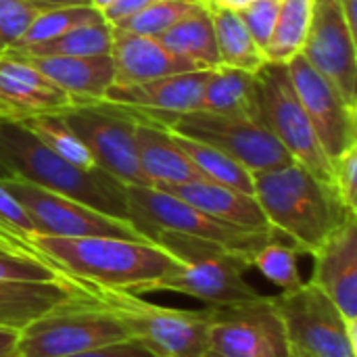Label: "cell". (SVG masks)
I'll return each mask as SVG.
<instances>
[{
  "label": "cell",
  "mask_w": 357,
  "mask_h": 357,
  "mask_svg": "<svg viewBox=\"0 0 357 357\" xmlns=\"http://www.w3.org/2000/svg\"><path fill=\"white\" fill-rule=\"evenodd\" d=\"M113 0H90V6H94L96 10H102L107 4H111Z\"/></svg>",
  "instance_id": "obj_45"
},
{
  "label": "cell",
  "mask_w": 357,
  "mask_h": 357,
  "mask_svg": "<svg viewBox=\"0 0 357 357\" xmlns=\"http://www.w3.org/2000/svg\"><path fill=\"white\" fill-rule=\"evenodd\" d=\"M310 284L322 291L345 320H357V215H351L314 253Z\"/></svg>",
  "instance_id": "obj_17"
},
{
  "label": "cell",
  "mask_w": 357,
  "mask_h": 357,
  "mask_svg": "<svg viewBox=\"0 0 357 357\" xmlns=\"http://www.w3.org/2000/svg\"><path fill=\"white\" fill-rule=\"evenodd\" d=\"M201 109L218 115L259 121V88L255 73L215 67L205 86Z\"/></svg>",
  "instance_id": "obj_24"
},
{
  "label": "cell",
  "mask_w": 357,
  "mask_h": 357,
  "mask_svg": "<svg viewBox=\"0 0 357 357\" xmlns=\"http://www.w3.org/2000/svg\"><path fill=\"white\" fill-rule=\"evenodd\" d=\"M111 59H113V69H115L113 84H121V86L142 84V82L157 79V77L199 69L188 59L178 56L172 50H167L153 36L126 33L117 29H113Z\"/></svg>",
  "instance_id": "obj_19"
},
{
  "label": "cell",
  "mask_w": 357,
  "mask_h": 357,
  "mask_svg": "<svg viewBox=\"0 0 357 357\" xmlns=\"http://www.w3.org/2000/svg\"><path fill=\"white\" fill-rule=\"evenodd\" d=\"M79 102L25 61L0 56V121L63 113Z\"/></svg>",
  "instance_id": "obj_16"
},
{
  "label": "cell",
  "mask_w": 357,
  "mask_h": 357,
  "mask_svg": "<svg viewBox=\"0 0 357 357\" xmlns=\"http://www.w3.org/2000/svg\"><path fill=\"white\" fill-rule=\"evenodd\" d=\"M146 238L169 251L180 261V268L159 282L146 284L136 295L178 293L199 299L209 307L232 305L259 297L245 278L251 268V257L234 253L222 245L176 232H151Z\"/></svg>",
  "instance_id": "obj_4"
},
{
  "label": "cell",
  "mask_w": 357,
  "mask_h": 357,
  "mask_svg": "<svg viewBox=\"0 0 357 357\" xmlns=\"http://www.w3.org/2000/svg\"><path fill=\"white\" fill-rule=\"evenodd\" d=\"M157 188L182 199L184 203L192 205L195 209L220 222L243 226V228H253V230L272 228L253 195H245L241 190H234V188H228L209 180L165 184Z\"/></svg>",
  "instance_id": "obj_21"
},
{
  "label": "cell",
  "mask_w": 357,
  "mask_h": 357,
  "mask_svg": "<svg viewBox=\"0 0 357 357\" xmlns=\"http://www.w3.org/2000/svg\"><path fill=\"white\" fill-rule=\"evenodd\" d=\"M293 357H357L347 337V320L314 284L272 295Z\"/></svg>",
  "instance_id": "obj_10"
},
{
  "label": "cell",
  "mask_w": 357,
  "mask_h": 357,
  "mask_svg": "<svg viewBox=\"0 0 357 357\" xmlns=\"http://www.w3.org/2000/svg\"><path fill=\"white\" fill-rule=\"evenodd\" d=\"M211 310L205 357H293L272 297Z\"/></svg>",
  "instance_id": "obj_13"
},
{
  "label": "cell",
  "mask_w": 357,
  "mask_h": 357,
  "mask_svg": "<svg viewBox=\"0 0 357 357\" xmlns=\"http://www.w3.org/2000/svg\"><path fill=\"white\" fill-rule=\"evenodd\" d=\"M123 341H132V335L121 318L79 284L77 295L59 303L21 331L19 356H75Z\"/></svg>",
  "instance_id": "obj_5"
},
{
  "label": "cell",
  "mask_w": 357,
  "mask_h": 357,
  "mask_svg": "<svg viewBox=\"0 0 357 357\" xmlns=\"http://www.w3.org/2000/svg\"><path fill=\"white\" fill-rule=\"evenodd\" d=\"M13 357H21V356H19V354H17V356H13Z\"/></svg>",
  "instance_id": "obj_49"
},
{
  "label": "cell",
  "mask_w": 357,
  "mask_h": 357,
  "mask_svg": "<svg viewBox=\"0 0 357 357\" xmlns=\"http://www.w3.org/2000/svg\"><path fill=\"white\" fill-rule=\"evenodd\" d=\"M79 293L75 280L38 282L0 278V326L23 331L27 324Z\"/></svg>",
  "instance_id": "obj_22"
},
{
  "label": "cell",
  "mask_w": 357,
  "mask_h": 357,
  "mask_svg": "<svg viewBox=\"0 0 357 357\" xmlns=\"http://www.w3.org/2000/svg\"><path fill=\"white\" fill-rule=\"evenodd\" d=\"M44 10L42 4L31 0H0V38L6 46H13Z\"/></svg>",
  "instance_id": "obj_35"
},
{
  "label": "cell",
  "mask_w": 357,
  "mask_h": 357,
  "mask_svg": "<svg viewBox=\"0 0 357 357\" xmlns=\"http://www.w3.org/2000/svg\"><path fill=\"white\" fill-rule=\"evenodd\" d=\"M105 21L102 13L96 10L94 6L86 4V6H56V8H44L33 23L29 25V29L8 48H21V46H29V44H38L50 38H56L73 27L79 25H88V23H100Z\"/></svg>",
  "instance_id": "obj_32"
},
{
  "label": "cell",
  "mask_w": 357,
  "mask_h": 357,
  "mask_svg": "<svg viewBox=\"0 0 357 357\" xmlns=\"http://www.w3.org/2000/svg\"><path fill=\"white\" fill-rule=\"evenodd\" d=\"M287 67L326 157L337 161L357 146V107L349 105L335 84L318 73L303 54L293 56Z\"/></svg>",
  "instance_id": "obj_14"
},
{
  "label": "cell",
  "mask_w": 357,
  "mask_h": 357,
  "mask_svg": "<svg viewBox=\"0 0 357 357\" xmlns=\"http://www.w3.org/2000/svg\"><path fill=\"white\" fill-rule=\"evenodd\" d=\"M19 335L21 331L0 326V357H13L19 354Z\"/></svg>",
  "instance_id": "obj_41"
},
{
  "label": "cell",
  "mask_w": 357,
  "mask_h": 357,
  "mask_svg": "<svg viewBox=\"0 0 357 357\" xmlns=\"http://www.w3.org/2000/svg\"><path fill=\"white\" fill-rule=\"evenodd\" d=\"M314 15V0H282L280 13L266 46V59L276 63H289L301 54Z\"/></svg>",
  "instance_id": "obj_30"
},
{
  "label": "cell",
  "mask_w": 357,
  "mask_h": 357,
  "mask_svg": "<svg viewBox=\"0 0 357 357\" xmlns=\"http://www.w3.org/2000/svg\"><path fill=\"white\" fill-rule=\"evenodd\" d=\"M151 2H155V0H113V2L107 4L100 13H102L105 21H107L111 27H115V25H119L121 21H126V19H130L132 15H136V13H140L142 8H146Z\"/></svg>",
  "instance_id": "obj_39"
},
{
  "label": "cell",
  "mask_w": 357,
  "mask_h": 357,
  "mask_svg": "<svg viewBox=\"0 0 357 357\" xmlns=\"http://www.w3.org/2000/svg\"><path fill=\"white\" fill-rule=\"evenodd\" d=\"M134 136L140 169L151 182V186L205 180V176L195 167V163L178 149L176 140L167 130L138 121Z\"/></svg>",
  "instance_id": "obj_23"
},
{
  "label": "cell",
  "mask_w": 357,
  "mask_h": 357,
  "mask_svg": "<svg viewBox=\"0 0 357 357\" xmlns=\"http://www.w3.org/2000/svg\"><path fill=\"white\" fill-rule=\"evenodd\" d=\"M301 54L335 84L349 105L357 107L356 31L349 27L337 0H314L312 25Z\"/></svg>",
  "instance_id": "obj_15"
},
{
  "label": "cell",
  "mask_w": 357,
  "mask_h": 357,
  "mask_svg": "<svg viewBox=\"0 0 357 357\" xmlns=\"http://www.w3.org/2000/svg\"><path fill=\"white\" fill-rule=\"evenodd\" d=\"M123 107V105H119ZM136 121L153 123L167 132L205 142L224 155L238 161L251 174L276 169L289 165L293 157L284 151V146L274 138V134L261 123L243 117L218 115L209 111H144L123 107Z\"/></svg>",
  "instance_id": "obj_6"
},
{
  "label": "cell",
  "mask_w": 357,
  "mask_h": 357,
  "mask_svg": "<svg viewBox=\"0 0 357 357\" xmlns=\"http://www.w3.org/2000/svg\"><path fill=\"white\" fill-rule=\"evenodd\" d=\"M27 241L71 280L134 295L180 268V261L169 251L151 241L113 236L59 238L40 234Z\"/></svg>",
  "instance_id": "obj_1"
},
{
  "label": "cell",
  "mask_w": 357,
  "mask_h": 357,
  "mask_svg": "<svg viewBox=\"0 0 357 357\" xmlns=\"http://www.w3.org/2000/svg\"><path fill=\"white\" fill-rule=\"evenodd\" d=\"M337 2L343 8V15L349 23V27L357 31V0H337Z\"/></svg>",
  "instance_id": "obj_42"
},
{
  "label": "cell",
  "mask_w": 357,
  "mask_h": 357,
  "mask_svg": "<svg viewBox=\"0 0 357 357\" xmlns=\"http://www.w3.org/2000/svg\"><path fill=\"white\" fill-rule=\"evenodd\" d=\"M65 357H155L151 351H146L140 343L136 341H123V343H115V345H107V347H98V349H90L84 354H75V356Z\"/></svg>",
  "instance_id": "obj_40"
},
{
  "label": "cell",
  "mask_w": 357,
  "mask_h": 357,
  "mask_svg": "<svg viewBox=\"0 0 357 357\" xmlns=\"http://www.w3.org/2000/svg\"><path fill=\"white\" fill-rule=\"evenodd\" d=\"M199 4L188 2H176V0H155L140 13L132 15L130 19L121 21L113 29L126 31V33H138V36H153L157 38L165 29H169L174 23H178L182 17L192 13Z\"/></svg>",
  "instance_id": "obj_34"
},
{
  "label": "cell",
  "mask_w": 357,
  "mask_h": 357,
  "mask_svg": "<svg viewBox=\"0 0 357 357\" xmlns=\"http://www.w3.org/2000/svg\"><path fill=\"white\" fill-rule=\"evenodd\" d=\"M23 126L29 134H33L42 144H46L52 153L63 157L65 161L82 167V169H96V161L88 146L75 136V132L61 119L59 113H48V115H36L17 121ZM100 169V167H98Z\"/></svg>",
  "instance_id": "obj_31"
},
{
  "label": "cell",
  "mask_w": 357,
  "mask_h": 357,
  "mask_svg": "<svg viewBox=\"0 0 357 357\" xmlns=\"http://www.w3.org/2000/svg\"><path fill=\"white\" fill-rule=\"evenodd\" d=\"M169 134L176 140L178 149L205 176V180L234 188V190H241L245 195H253V174L247 167H243L238 161H234L232 157L224 155L222 151H218L205 142L174 134V132H169Z\"/></svg>",
  "instance_id": "obj_28"
},
{
  "label": "cell",
  "mask_w": 357,
  "mask_h": 357,
  "mask_svg": "<svg viewBox=\"0 0 357 357\" xmlns=\"http://www.w3.org/2000/svg\"><path fill=\"white\" fill-rule=\"evenodd\" d=\"M253 197L268 224L280 232L301 255H312L351 215L335 184L310 169L289 165L253 174Z\"/></svg>",
  "instance_id": "obj_2"
},
{
  "label": "cell",
  "mask_w": 357,
  "mask_h": 357,
  "mask_svg": "<svg viewBox=\"0 0 357 357\" xmlns=\"http://www.w3.org/2000/svg\"><path fill=\"white\" fill-rule=\"evenodd\" d=\"M335 167V188L345 203V207L357 213V146L343 153L337 161H333Z\"/></svg>",
  "instance_id": "obj_37"
},
{
  "label": "cell",
  "mask_w": 357,
  "mask_h": 357,
  "mask_svg": "<svg viewBox=\"0 0 357 357\" xmlns=\"http://www.w3.org/2000/svg\"><path fill=\"white\" fill-rule=\"evenodd\" d=\"M280 4H282V0H253L249 6L238 10L249 33L261 46V50H266V46L272 38L274 25H276L278 13H280Z\"/></svg>",
  "instance_id": "obj_36"
},
{
  "label": "cell",
  "mask_w": 357,
  "mask_h": 357,
  "mask_svg": "<svg viewBox=\"0 0 357 357\" xmlns=\"http://www.w3.org/2000/svg\"><path fill=\"white\" fill-rule=\"evenodd\" d=\"M113 42V27L107 21L88 23L73 27L56 38L21 46V48H6V52H23V54H38V56H96V54H111Z\"/></svg>",
  "instance_id": "obj_27"
},
{
  "label": "cell",
  "mask_w": 357,
  "mask_h": 357,
  "mask_svg": "<svg viewBox=\"0 0 357 357\" xmlns=\"http://www.w3.org/2000/svg\"><path fill=\"white\" fill-rule=\"evenodd\" d=\"M205 6L213 19L220 67H232V69L255 73L268 59L261 46L249 33L241 15L230 8H220L211 4Z\"/></svg>",
  "instance_id": "obj_26"
},
{
  "label": "cell",
  "mask_w": 357,
  "mask_h": 357,
  "mask_svg": "<svg viewBox=\"0 0 357 357\" xmlns=\"http://www.w3.org/2000/svg\"><path fill=\"white\" fill-rule=\"evenodd\" d=\"M157 40L174 54L195 63L199 69L220 67L213 19L205 4H199L192 13L159 33Z\"/></svg>",
  "instance_id": "obj_25"
},
{
  "label": "cell",
  "mask_w": 357,
  "mask_h": 357,
  "mask_svg": "<svg viewBox=\"0 0 357 357\" xmlns=\"http://www.w3.org/2000/svg\"><path fill=\"white\" fill-rule=\"evenodd\" d=\"M25 61L46 75L52 84L71 94L79 105L105 100L107 90L115 79L111 54L96 56H38L23 52H4Z\"/></svg>",
  "instance_id": "obj_20"
},
{
  "label": "cell",
  "mask_w": 357,
  "mask_h": 357,
  "mask_svg": "<svg viewBox=\"0 0 357 357\" xmlns=\"http://www.w3.org/2000/svg\"><path fill=\"white\" fill-rule=\"evenodd\" d=\"M6 48H8V46H6V44L2 42V38H0V56H2L4 52H6Z\"/></svg>",
  "instance_id": "obj_46"
},
{
  "label": "cell",
  "mask_w": 357,
  "mask_h": 357,
  "mask_svg": "<svg viewBox=\"0 0 357 357\" xmlns=\"http://www.w3.org/2000/svg\"><path fill=\"white\" fill-rule=\"evenodd\" d=\"M126 203L128 220L144 238L151 232H176L222 245L247 257H253V253L259 251L266 243L274 238H284L274 228L253 230L209 218L207 213L195 209L192 205L157 186L126 184Z\"/></svg>",
  "instance_id": "obj_8"
},
{
  "label": "cell",
  "mask_w": 357,
  "mask_h": 357,
  "mask_svg": "<svg viewBox=\"0 0 357 357\" xmlns=\"http://www.w3.org/2000/svg\"><path fill=\"white\" fill-rule=\"evenodd\" d=\"M0 234H13V232H10V230H6V228H2V226H0Z\"/></svg>",
  "instance_id": "obj_48"
},
{
  "label": "cell",
  "mask_w": 357,
  "mask_h": 357,
  "mask_svg": "<svg viewBox=\"0 0 357 357\" xmlns=\"http://www.w3.org/2000/svg\"><path fill=\"white\" fill-rule=\"evenodd\" d=\"M61 119L88 146L96 165L117 178L121 184L151 186L140 169L136 151V119L119 105L98 100L77 105L63 113Z\"/></svg>",
  "instance_id": "obj_11"
},
{
  "label": "cell",
  "mask_w": 357,
  "mask_h": 357,
  "mask_svg": "<svg viewBox=\"0 0 357 357\" xmlns=\"http://www.w3.org/2000/svg\"><path fill=\"white\" fill-rule=\"evenodd\" d=\"M259 121L274 134L284 151L320 180L335 184V167L326 157L316 130L293 88L287 63L266 61L257 71Z\"/></svg>",
  "instance_id": "obj_9"
},
{
  "label": "cell",
  "mask_w": 357,
  "mask_h": 357,
  "mask_svg": "<svg viewBox=\"0 0 357 357\" xmlns=\"http://www.w3.org/2000/svg\"><path fill=\"white\" fill-rule=\"evenodd\" d=\"M0 226L10 230L17 236H23V238H29V236L36 234V228H33V222H31L29 213L2 186V182H0Z\"/></svg>",
  "instance_id": "obj_38"
},
{
  "label": "cell",
  "mask_w": 357,
  "mask_h": 357,
  "mask_svg": "<svg viewBox=\"0 0 357 357\" xmlns=\"http://www.w3.org/2000/svg\"><path fill=\"white\" fill-rule=\"evenodd\" d=\"M15 176L79 201L100 213L128 220L126 184L102 169H82L29 134L17 121H0V178Z\"/></svg>",
  "instance_id": "obj_3"
},
{
  "label": "cell",
  "mask_w": 357,
  "mask_h": 357,
  "mask_svg": "<svg viewBox=\"0 0 357 357\" xmlns=\"http://www.w3.org/2000/svg\"><path fill=\"white\" fill-rule=\"evenodd\" d=\"M176 2H188V4H203V0H176Z\"/></svg>",
  "instance_id": "obj_47"
},
{
  "label": "cell",
  "mask_w": 357,
  "mask_h": 357,
  "mask_svg": "<svg viewBox=\"0 0 357 357\" xmlns=\"http://www.w3.org/2000/svg\"><path fill=\"white\" fill-rule=\"evenodd\" d=\"M36 4H42L44 8H56V6H86L90 0H31Z\"/></svg>",
  "instance_id": "obj_44"
},
{
  "label": "cell",
  "mask_w": 357,
  "mask_h": 357,
  "mask_svg": "<svg viewBox=\"0 0 357 357\" xmlns=\"http://www.w3.org/2000/svg\"><path fill=\"white\" fill-rule=\"evenodd\" d=\"M253 0H203V4H211V6H220V8H230V10H243L245 6H249Z\"/></svg>",
  "instance_id": "obj_43"
},
{
  "label": "cell",
  "mask_w": 357,
  "mask_h": 357,
  "mask_svg": "<svg viewBox=\"0 0 357 357\" xmlns=\"http://www.w3.org/2000/svg\"><path fill=\"white\" fill-rule=\"evenodd\" d=\"M84 284V282H79ZM128 326L132 341L155 357H205L213 310L165 307L128 291L84 284Z\"/></svg>",
  "instance_id": "obj_7"
},
{
  "label": "cell",
  "mask_w": 357,
  "mask_h": 357,
  "mask_svg": "<svg viewBox=\"0 0 357 357\" xmlns=\"http://www.w3.org/2000/svg\"><path fill=\"white\" fill-rule=\"evenodd\" d=\"M0 182L25 207L33 222L36 234L40 236H113L128 241H149L136 230V226L130 220H119L100 213L79 201L46 190L15 176H4L0 178Z\"/></svg>",
  "instance_id": "obj_12"
},
{
  "label": "cell",
  "mask_w": 357,
  "mask_h": 357,
  "mask_svg": "<svg viewBox=\"0 0 357 357\" xmlns=\"http://www.w3.org/2000/svg\"><path fill=\"white\" fill-rule=\"evenodd\" d=\"M301 253L284 238H274L266 243L251 257V268H255L266 280L276 284L282 291L297 289L305 280L299 272Z\"/></svg>",
  "instance_id": "obj_33"
},
{
  "label": "cell",
  "mask_w": 357,
  "mask_h": 357,
  "mask_svg": "<svg viewBox=\"0 0 357 357\" xmlns=\"http://www.w3.org/2000/svg\"><path fill=\"white\" fill-rule=\"evenodd\" d=\"M0 278L2 280H71L48 261L31 243L17 234H0Z\"/></svg>",
  "instance_id": "obj_29"
},
{
  "label": "cell",
  "mask_w": 357,
  "mask_h": 357,
  "mask_svg": "<svg viewBox=\"0 0 357 357\" xmlns=\"http://www.w3.org/2000/svg\"><path fill=\"white\" fill-rule=\"evenodd\" d=\"M211 71L213 69L184 71L130 86L111 84V88L105 94V100L144 111H199Z\"/></svg>",
  "instance_id": "obj_18"
}]
</instances>
